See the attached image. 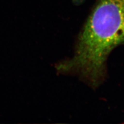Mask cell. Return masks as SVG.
<instances>
[{
  "mask_svg": "<svg viewBox=\"0 0 124 124\" xmlns=\"http://www.w3.org/2000/svg\"><path fill=\"white\" fill-rule=\"evenodd\" d=\"M124 44V0H99L87 19L78 41L74 56L57 69L78 74L97 87L105 74L110 52Z\"/></svg>",
  "mask_w": 124,
  "mask_h": 124,
  "instance_id": "1",
  "label": "cell"
}]
</instances>
